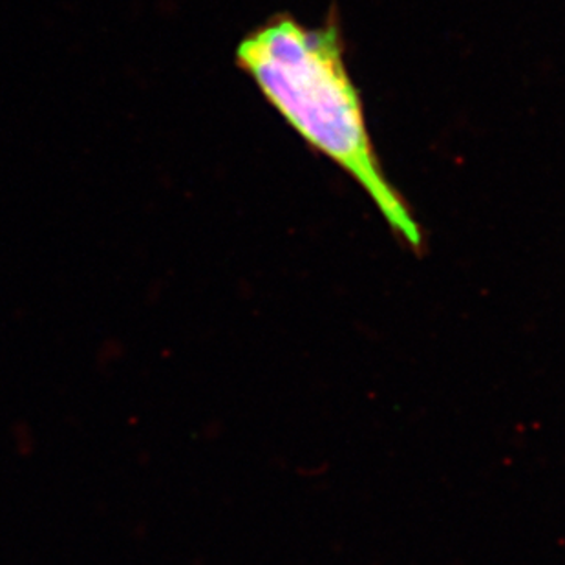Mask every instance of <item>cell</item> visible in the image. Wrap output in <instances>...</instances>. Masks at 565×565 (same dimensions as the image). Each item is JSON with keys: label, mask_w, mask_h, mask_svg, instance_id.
Wrapping results in <instances>:
<instances>
[{"label": "cell", "mask_w": 565, "mask_h": 565, "mask_svg": "<svg viewBox=\"0 0 565 565\" xmlns=\"http://www.w3.org/2000/svg\"><path fill=\"white\" fill-rule=\"evenodd\" d=\"M236 63L306 143L369 194L395 238L423 255L425 231L381 167L339 24L311 28L286 13L273 17L242 39Z\"/></svg>", "instance_id": "1"}]
</instances>
